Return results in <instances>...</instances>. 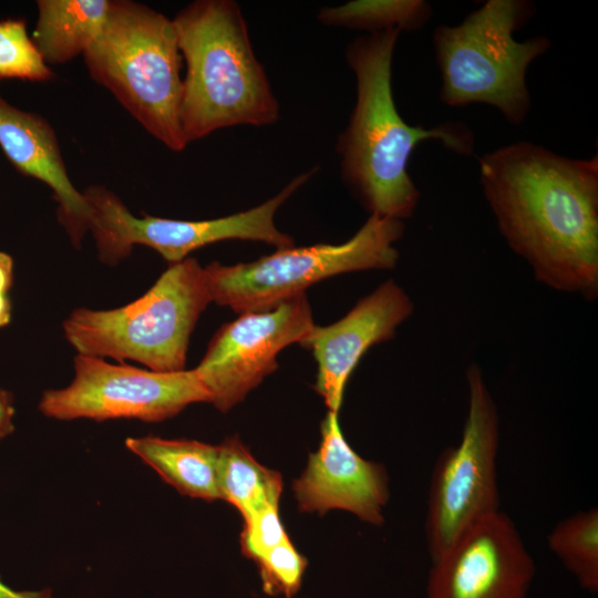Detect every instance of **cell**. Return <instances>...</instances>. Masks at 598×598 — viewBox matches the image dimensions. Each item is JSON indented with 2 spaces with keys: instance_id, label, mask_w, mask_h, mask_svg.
Masks as SVG:
<instances>
[{
  "instance_id": "obj_9",
  "label": "cell",
  "mask_w": 598,
  "mask_h": 598,
  "mask_svg": "<svg viewBox=\"0 0 598 598\" xmlns=\"http://www.w3.org/2000/svg\"><path fill=\"white\" fill-rule=\"evenodd\" d=\"M468 411L460 443L437 457L429 488L425 538L432 560L470 527L499 511L496 404L475 364L466 371Z\"/></svg>"
},
{
  "instance_id": "obj_10",
  "label": "cell",
  "mask_w": 598,
  "mask_h": 598,
  "mask_svg": "<svg viewBox=\"0 0 598 598\" xmlns=\"http://www.w3.org/2000/svg\"><path fill=\"white\" fill-rule=\"evenodd\" d=\"M196 402H209V396L195 369L159 372L78 354L73 381L45 391L39 408L58 420L161 422Z\"/></svg>"
},
{
  "instance_id": "obj_1",
  "label": "cell",
  "mask_w": 598,
  "mask_h": 598,
  "mask_svg": "<svg viewBox=\"0 0 598 598\" xmlns=\"http://www.w3.org/2000/svg\"><path fill=\"white\" fill-rule=\"evenodd\" d=\"M480 182L509 247L546 286L598 291V156L517 142L478 158Z\"/></svg>"
},
{
  "instance_id": "obj_19",
  "label": "cell",
  "mask_w": 598,
  "mask_h": 598,
  "mask_svg": "<svg viewBox=\"0 0 598 598\" xmlns=\"http://www.w3.org/2000/svg\"><path fill=\"white\" fill-rule=\"evenodd\" d=\"M432 14L431 4L424 0H354L323 7L317 18L328 27L375 33L388 30L416 31L427 23Z\"/></svg>"
},
{
  "instance_id": "obj_20",
  "label": "cell",
  "mask_w": 598,
  "mask_h": 598,
  "mask_svg": "<svg viewBox=\"0 0 598 598\" xmlns=\"http://www.w3.org/2000/svg\"><path fill=\"white\" fill-rule=\"evenodd\" d=\"M548 548L590 594L598 592V511H579L556 524Z\"/></svg>"
},
{
  "instance_id": "obj_12",
  "label": "cell",
  "mask_w": 598,
  "mask_h": 598,
  "mask_svg": "<svg viewBox=\"0 0 598 598\" xmlns=\"http://www.w3.org/2000/svg\"><path fill=\"white\" fill-rule=\"evenodd\" d=\"M535 570L514 522L498 511L432 560L425 598H526Z\"/></svg>"
},
{
  "instance_id": "obj_15",
  "label": "cell",
  "mask_w": 598,
  "mask_h": 598,
  "mask_svg": "<svg viewBox=\"0 0 598 598\" xmlns=\"http://www.w3.org/2000/svg\"><path fill=\"white\" fill-rule=\"evenodd\" d=\"M0 147L11 164L27 176L47 184L59 203V220L79 246L89 230L90 208L72 184L50 123L41 115L20 110L0 95Z\"/></svg>"
},
{
  "instance_id": "obj_16",
  "label": "cell",
  "mask_w": 598,
  "mask_h": 598,
  "mask_svg": "<svg viewBox=\"0 0 598 598\" xmlns=\"http://www.w3.org/2000/svg\"><path fill=\"white\" fill-rule=\"evenodd\" d=\"M125 443L181 494L205 501L220 498L218 446L157 436L128 437Z\"/></svg>"
},
{
  "instance_id": "obj_18",
  "label": "cell",
  "mask_w": 598,
  "mask_h": 598,
  "mask_svg": "<svg viewBox=\"0 0 598 598\" xmlns=\"http://www.w3.org/2000/svg\"><path fill=\"white\" fill-rule=\"evenodd\" d=\"M218 448L220 499L244 519L268 505H279L282 477L277 471L258 463L237 436L226 439Z\"/></svg>"
},
{
  "instance_id": "obj_17",
  "label": "cell",
  "mask_w": 598,
  "mask_h": 598,
  "mask_svg": "<svg viewBox=\"0 0 598 598\" xmlns=\"http://www.w3.org/2000/svg\"><path fill=\"white\" fill-rule=\"evenodd\" d=\"M32 40L45 63H65L96 40L106 22L110 0H40Z\"/></svg>"
},
{
  "instance_id": "obj_14",
  "label": "cell",
  "mask_w": 598,
  "mask_h": 598,
  "mask_svg": "<svg viewBox=\"0 0 598 598\" xmlns=\"http://www.w3.org/2000/svg\"><path fill=\"white\" fill-rule=\"evenodd\" d=\"M293 492L300 512L343 509L372 525L383 523L390 496L384 467L364 460L348 444L338 414L329 411L321 422L320 446L310 453Z\"/></svg>"
},
{
  "instance_id": "obj_4",
  "label": "cell",
  "mask_w": 598,
  "mask_h": 598,
  "mask_svg": "<svg viewBox=\"0 0 598 598\" xmlns=\"http://www.w3.org/2000/svg\"><path fill=\"white\" fill-rule=\"evenodd\" d=\"M534 13L532 1L487 0L461 23L437 25L432 43L442 103L486 104L508 123L522 124L532 106L527 70L550 49L546 37L514 38Z\"/></svg>"
},
{
  "instance_id": "obj_13",
  "label": "cell",
  "mask_w": 598,
  "mask_h": 598,
  "mask_svg": "<svg viewBox=\"0 0 598 598\" xmlns=\"http://www.w3.org/2000/svg\"><path fill=\"white\" fill-rule=\"evenodd\" d=\"M412 312V300L390 279L360 299L340 320L313 327L300 344L316 360L315 390L329 412L339 413L347 382L364 353L393 338L396 328Z\"/></svg>"
},
{
  "instance_id": "obj_11",
  "label": "cell",
  "mask_w": 598,
  "mask_h": 598,
  "mask_svg": "<svg viewBox=\"0 0 598 598\" xmlns=\"http://www.w3.org/2000/svg\"><path fill=\"white\" fill-rule=\"evenodd\" d=\"M315 326L306 293L223 324L195 368L209 402L224 413L240 403L276 371L278 353L301 343Z\"/></svg>"
},
{
  "instance_id": "obj_6",
  "label": "cell",
  "mask_w": 598,
  "mask_h": 598,
  "mask_svg": "<svg viewBox=\"0 0 598 598\" xmlns=\"http://www.w3.org/2000/svg\"><path fill=\"white\" fill-rule=\"evenodd\" d=\"M213 302L205 269L195 258L169 265L133 302L111 309H75L64 334L78 354L137 361L150 370H185L190 334Z\"/></svg>"
},
{
  "instance_id": "obj_5",
  "label": "cell",
  "mask_w": 598,
  "mask_h": 598,
  "mask_svg": "<svg viewBox=\"0 0 598 598\" xmlns=\"http://www.w3.org/2000/svg\"><path fill=\"white\" fill-rule=\"evenodd\" d=\"M91 78L172 151L186 147L179 111L182 54L173 20L131 0H111L106 22L83 52Z\"/></svg>"
},
{
  "instance_id": "obj_21",
  "label": "cell",
  "mask_w": 598,
  "mask_h": 598,
  "mask_svg": "<svg viewBox=\"0 0 598 598\" xmlns=\"http://www.w3.org/2000/svg\"><path fill=\"white\" fill-rule=\"evenodd\" d=\"M53 72L28 35L24 20L0 21V79L48 81Z\"/></svg>"
},
{
  "instance_id": "obj_22",
  "label": "cell",
  "mask_w": 598,
  "mask_h": 598,
  "mask_svg": "<svg viewBox=\"0 0 598 598\" xmlns=\"http://www.w3.org/2000/svg\"><path fill=\"white\" fill-rule=\"evenodd\" d=\"M255 563L267 595L292 598L300 589L307 559L296 549L289 537Z\"/></svg>"
},
{
  "instance_id": "obj_25",
  "label": "cell",
  "mask_w": 598,
  "mask_h": 598,
  "mask_svg": "<svg viewBox=\"0 0 598 598\" xmlns=\"http://www.w3.org/2000/svg\"><path fill=\"white\" fill-rule=\"evenodd\" d=\"M11 393L0 390V440L13 431L14 409Z\"/></svg>"
},
{
  "instance_id": "obj_24",
  "label": "cell",
  "mask_w": 598,
  "mask_h": 598,
  "mask_svg": "<svg viewBox=\"0 0 598 598\" xmlns=\"http://www.w3.org/2000/svg\"><path fill=\"white\" fill-rule=\"evenodd\" d=\"M13 282V260L0 251V328L7 326L11 318V303L8 291Z\"/></svg>"
},
{
  "instance_id": "obj_26",
  "label": "cell",
  "mask_w": 598,
  "mask_h": 598,
  "mask_svg": "<svg viewBox=\"0 0 598 598\" xmlns=\"http://www.w3.org/2000/svg\"><path fill=\"white\" fill-rule=\"evenodd\" d=\"M50 590L41 591H16L3 584L0 579V598H50Z\"/></svg>"
},
{
  "instance_id": "obj_3",
  "label": "cell",
  "mask_w": 598,
  "mask_h": 598,
  "mask_svg": "<svg viewBox=\"0 0 598 598\" xmlns=\"http://www.w3.org/2000/svg\"><path fill=\"white\" fill-rule=\"evenodd\" d=\"M173 22L186 64L179 111L186 144L225 127L277 122L279 103L238 3L197 0Z\"/></svg>"
},
{
  "instance_id": "obj_8",
  "label": "cell",
  "mask_w": 598,
  "mask_h": 598,
  "mask_svg": "<svg viewBox=\"0 0 598 598\" xmlns=\"http://www.w3.org/2000/svg\"><path fill=\"white\" fill-rule=\"evenodd\" d=\"M317 172L297 175L277 195L259 206L234 215L206 219L179 220L143 215L134 216L121 199L102 186L84 190L90 208L92 231L100 258L115 265L127 257L134 245L155 249L171 265L187 258L200 247L227 239L261 241L276 249L295 246L290 235L275 224L278 208Z\"/></svg>"
},
{
  "instance_id": "obj_23",
  "label": "cell",
  "mask_w": 598,
  "mask_h": 598,
  "mask_svg": "<svg viewBox=\"0 0 598 598\" xmlns=\"http://www.w3.org/2000/svg\"><path fill=\"white\" fill-rule=\"evenodd\" d=\"M278 512L279 505H268L244 519L240 545L247 558L256 561L288 538Z\"/></svg>"
},
{
  "instance_id": "obj_2",
  "label": "cell",
  "mask_w": 598,
  "mask_h": 598,
  "mask_svg": "<svg viewBox=\"0 0 598 598\" xmlns=\"http://www.w3.org/2000/svg\"><path fill=\"white\" fill-rule=\"evenodd\" d=\"M401 31L388 30L353 39L346 60L355 76L357 99L338 138L341 176L370 215L410 218L420 199L408 165L415 147L436 140L450 151L471 156L474 134L462 122L426 128L408 124L392 91V61Z\"/></svg>"
},
{
  "instance_id": "obj_7",
  "label": "cell",
  "mask_w": 598,
  "mask_h": 598,
  "mask_svg": "<svg viewBox=\"0 0 598 598\" xmlns=\"http://www.w3.org/2000/svg\"><path fill=\"white\" fill-rule=\"evenodd\" d=\"M403 220L370 215L342 244L288 247L250 262L205 269L213 302L236 313L266 311L306 293L310 286L346 272L392 269L399 260L394 244L403 236Z\"/></svg>"
}]
</instances>
